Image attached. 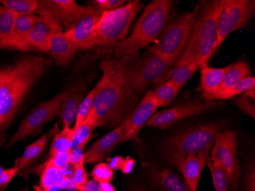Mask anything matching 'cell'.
I'll return each instance as SVG.
<instances>
[{"instance_id": "6da1fadb", "label": "cell", "mask_w": 255, "mask_h": 191, "mask_svg": "<svg viewBox=\"0 0 255 191\" xmlns=\"http://www.w3.org/2000/svg\"><path fill=\"white\" fill-rule=\"evenodd\" d=\"M132 55L117 60L111 81L96 96L87 119L97 126H120L136 106L138 94L126 80L128 64Z\"/></svg>"}, {"instance_id": "7a4b0ae2", "label": "cell", "mask_w": 255, "mask_h": 191, "mask_svg": "<svg viewBox=\"0 0 255 191\" xmlns=\"http://www.w3.org/2000/svg\"><path fill=\"white\" fill-rule=\"evenodd\" d=\"M51 61L25 56L6 67L0 84V130L15 114L25 96L48 68Z\"/></svg>"}, {"instance_id": "3957f363", "label": "cell", "mask_w": 255, "mask_h": 191, "mask_svg": "<svg viewBox=\"0 0 255 191\" xmlns=\"http://www.w3.org/2000/svg\"><path fill=\"white\" fill-rule=\"evenodd\" d=\"M170 0H154L144 8L133 29L131 36L116 44L117 60L133 55L155 42L165 28L173 10Z\"/></svg>"}, {"instance_id": "277c9868", "label": "cell", "mask_w": 255, "mask_h": 191, "mask_svg": "<svg viewBox=\"0 0 255 191\" xmlns=\"http://www.w3.org/2000/svg\"><path fill=\"white\" fill-rule=\"evenodd\" d=\"M220 130L221 126L213 123L181 131L164 142L165 155L170 163L177 167L187 155L210 150Z\"/></svg>"}, {"instance_id": "5b68a950", "label": "cell", "mask_w": 255, "mask_h": 191, "mask_svg": "<svg viewBox=\"0 0 255 191\" xmlns=\"http://www.w3.org/2000/svg\"><path fill=\"white\" fill-rule=\"evenodd\" d=\"M196 23L193 12L180 15L164 28L158 41L149 52L160 56L175 65L190 42Z\"/></svg>"}, {"instance_id": "8992f818", "label": "cell", "mask_w": 255, "mask_h": 191, "mask_svg": "<svg viewBox=\"0 0 255 191\" xmlns=\"http://www.w3.org/2000/svg\"><path fill=\"white\" fill-rule=\"evenodd\" d=\"M142 7L140 1L134 0L113 11H103L94 28V45H111L124 40Z\"/></svg>"}, {"instance_id": "52a82bcc", "label": "cell", "mask_w": 255, "mask_h": 191, "mask_svg": "<svg viewBox=\"0 0 255 191\" xmlns=\"http://www.w3.org/2000/svg\"><path fill=\"white\" fill-rule=\"evenodd\" d=\"M226 0H215L205 7L196 21L194 31L197 38L198 54L196 64L199 68L208 65V62L217 51V23Z\"/></svg>"}, {"instance_id": "ba28073f", "label": "cell", "mask_w": 255, "mask_h": 191, "mask_svg": "<svg viewBox=\"0 0 255 191\" xmlns=\"http://www.w3.org/2000/svg\"><path fill=\"white\" fill-rule=\"evenodd\" d=\"M133 55L128 64L126 77L128 84L137 94L150 86L160 84L173 66L166 59L150 52L141 61L133 64Z\"/></svg>"}, {"instance_id": "9c48e42d", "label": "cell", "mask_w": 255, "mask_h": 191, "mask_svg": "<svg viewBox=\"0 0 255 191\" xmlns=\"http://www.w3.org/2000/svg\"><path fill=\"white\" fill-rule=\"evenodd\" d=\"M77 87V86H74L71 88L66 89L51 100L37 106L20 124L19 129L10 139L7 147L13 146L18 141L36 133L37 131L41 130L44 125L51 121L59 114L64 100Z\"/></svg>"}, {"instance_id": "30bf717a", "label": "cell", "mask_w": 255, "mask_h": 191, "mask_svg": "<svg viewBox=\"0 0 255 191\" xmlns=\"http://www.w3.org/2000/svg\"><path fill=\"white\" fill-rule=\"evenodd\" d=\"M213 146L210 159L223 167L229 176L231 189L236 191L240 179L237 133L235 130L220 132L216 136Z\"/></svg>"}, {"instance_id": "8fae6325", "label": "cell", "mask_w": 255, "mask_h": 191, "mask_svg": "<svg viewBox=\"0 0 255 191\" xmlns=\"http://www.w3.org/2000/svg\"><path fill=\"white\" fill-rule=\"evenodd\" d=\"M158 106L153 97L152 90H148L134 110L127 116L120 126L123 131L121 143L127 141H136L138 134L149 119L157 112Z\"/></svg>"}, {"instance_id": "7c38bea8", "label": "cell", "mask_w": 255, "mask_h": 191, "mask_svg": "<svg viewBox=\"0 0 255 191\" xmlns=\"http://www.w3.org/2000/svg\"><path fill=\"white\" fill-rule=\"evenodd\" d=\"M216 105L217 103L214 101L203 103L200 100L178 105L173 108L155 113L149 119L147 126L159 129H167L181 119L211 110L216 107Z\"/></svg>"}, {"instance_id": "4fadbf2b", "label": "cell", "mask_w": 255, "mask_h": 191, "mask_svg": "<svg viewBox=\"0 0 255 191\" xmlns=\"http://www.w3.org/2000/svg\"><path fill=\"white\" fill-rule=\"evenodd\" d=\"M103 11L101 8L93 2V5L86 7L85 12L75 25L66 31V34L77 50L90 49L94 46V28Z\"/></svg>"}, {"instance_id": "5bb4252c", "label": "cell", "mask_w": 255, "mask_h": 191, "mask_svg": "<svg viewBox=\"0 0 255 191\" xmlns=\"http://www.w3.org/2000/svg\"><path fill=\"white\" fill-rule=\"evenodd\" d=\"M35 11H45L68 31L84 15L86 7L78 5L74 0H43L38 1Z\"/></svg>"}, {"instance_id": "9a60e30c", "label": "cell", "mask_w": 255, "mask_h": 191, "mask_svg": "<svg viewBox=\"0 0 255 191\" xmlns=\"http://www.w3.org/2000/svg\"><path fill=\"white\" fill-rule=\"evenodd\" d=\"M40 17L48 20L51 26V49L50 52L59 66H67L71 62L77 47L73 44L65 32H63V27L57 22L51 15L41 13Z\"/></svg>"}, {"instance_id": "2e32d148", "label": "cell", "mask_w": 255, "mask_h": 191, "mask_svg": "<svg viewBox=\"0 0 255 191\" xmlns=\"http://www.w3.org/2000/svg\"><path fill=\"white\" fill-rule=\"evenodd\" d=\"M38 18V15L17 14L12 32L9 36L0 40V48H11L22 51L31 49L28 36Z\"/></svg>"}, {"instance_id": "e0dca14e", "label": "cell", "mask_w": 255, "mask_h": 191, "mask_svg": "<svg viewBox=\"0 0 255 191\" xmlns=\"http://www.w3.org/2000/svg\"><path fill=\"white\" fill-rule=\"evenodd\" d=\"M117 60H111V59H106L100 63V68L102 69L103 72V77H102L100 83L86 96V97H84V100L80 103L74 129H77L85 121V119H87V116L90 113L92 103H93L96 96L98 95L102 90H104L111 81L113 74L116 71V68H117Z\"/></svg>"}, {"instance_id": "ac0fdd59", "label": "cell", "mask_w": 255, "mask_h": 191, "mask_svg": "<svg viewBox=\"0 0 255 191\" xmlns=\"http://www.w3.org/2000/svg\"><path fill=\"white\" fill-rule=\"evenodd\" d=\"M226 35L244 28L255 15L254 0H228Z\"/></svg>"}, {"instance_id": "d6986e66", "label": "cell", "mask_w": 255, "mask_h": 191, "mask_svg": "<svg viewBox=\"0 0 255 191\" xmlns=\"http://www.w3.org/2000/svg\"><path fill=\"white\" fill-rule=\"evenodd\" d=\"M122 138L123 131L121 126H119L100 138L89 148L88 150L84 153V162L88 164L100 163L104 160L117 145L121 143Z\"/></svg>"}, {"instance_id": "ffe728a7", "label": "cell", "mask_w": 255, "mask_h": 191, "mask_svg": "<svg viewBox=\"0 0 255 191\" xmlns=\"http://www.w3.org/2000/svg\"><path fill=\"white\" fill-rule=\"evenodd\" d=\"M210 156V150L188 155L177 166L190 191H197L202 172Z\"/></svg>"}, {"instance_id": "44dd1931", "label": "cell", "mask_w": 255, "mask_h": 191, "mask_svg": "<svg viewBox=\"0 0 255 191\" xmlns=\"http://www.w3.org/2000/svg\"><path fill=\"white\" fill-rule=\"evenodd\" d=\"M230 67L231 64L221 68H213L207 65L200 68V83L196 90L202 92L203 95L216 91L221 85L225 74Z\"/></svg>"}, {"instance_id": "7402d4cb", "label": "cell", "mask_w": 255, "mask_h": 191, "mask_svg": "<svg viewBox=\"0 0 255 191\" xmlns=\"http://www.w3.org/2000/svg\"><path fill=\"white\" fill-rule=\"evenodd\" d=\"M39 17L33 27L28 41L31 47H36L44 53L50 52L51 49V26L48 20Z\"/></svg>"}, {"instance_id": "603a6c76", "label": "cell", "mask_w": 255, "mask_h": 191, "mask_svg": "<svg viewBox=\"0 0 255 191\" xmlns=\"http://www.w3.org/2000/svg\"><path fill=\"white\" fill-rule=\"evenodd\" d=\"M85 90L77 87L64 100L61 110V119L64 127H71L77 118L80 103L84 98Z\"/></svg>"}, {"instance_id": "cb8c5ba5", "label": "cell", "mask_w": 255, "mask_h": 191, "mask_svg": "<svg viewBox=\"0 0 255 191\" xmlns=\"http://www.w3.org/2000/svg\"><path fill=\"white\" fill-rule=\"evenodd\" d=\"M255 78L252 76L242 79V80L236 83L232 88L224 90H217L213 93L203 94V98L206 102L214 101L216 100H226L234 97L238 94L246 93L251 89L255 88Z\"/></svg>"}, {"instance_id": "d4e9b609", "label": "cell", "mask_w": 255, "mask_h": 191, "mask_svg": "<svg viewBox=\"0 0 255 191\" xmlns=\"http://www.w3.org/2000/svg\"><path fill=\"white\" fill-rule=\"evenodd\" d=\"M198 68V66L195 63L176 64L174 67L170 69L160 83L166 81L173 82L176 85L182 88L186 83L193 77Z\"/></svg>"}, {"instance_id": "484cf974", "label": "cell", "mask_w": 255, "mask_h": 191, "mask_svg": "<svg viewBox=\"0 0 255 191\" xmlns=\"http://www.w3.org/2000/svg\"><path fill=\"white\" fill-rule=\"evenodd\" d=\"M154 174L156 182L167 191H190L186 182L170 169H162Z\"/></svg>"}, {"instance_id": "4316f807", "label": "cell", "mask_w": 255, "mask_h": 191, "mask_svg": "<svg viewBox=\"0 0 255 191\" xmlns=\"http://www.w3.org/2000/svg\"><path fill=\"white\" fill-rule=\"evenodd\" d=\"M251 70L246 62L240 61L235 64H231L230 68L225 74L221 85L217 90H224L232 88L242 79L249 77ZM216 90V91H217Z\"/></svg>"}, {"instance_id": "83f0119b", "label": "cell", "mask_w": 255, "mask_h": 191, "mask_svg": "<svg viewBox=\"0 0 255 191\" xmlns=\"http://www.w3.org/2000/svg\"><path fill=\"white\" fill-rule=\"evenodd\" d=\"M181 89L173 82H162L155 90H152L153 97L158 107H164L173 102Z\"/></svg>"}, {"instance_id": "f1b7e54d", "label": "cell", "mask_w": 255, "mask_h": 191, "mask_svg": "<svg viewBox=\"0 0 255 191\" xmlns=\"http://www.w3.org/2000/svg\"><path fill=\"white\" fill-rule=\"evenodd\" d=\"M48 134L44 135L42 137L33 142L32 144L26 148L22 156L18 159L16 167L19 170L25 169L28 165H31L37 158L41 155V152L45 149L48 144Z\"/></svg>"}, {"instance_id": "f546056e", "label": "cell", "mask_w": 255, "mask_h": 191, "mask_svg": "<svg viewBox=\"0 0 255 191\" xmlns=\"http://www.w3.org/2000/svg\"><path fill=\"white\" fill-rule=\"evenodd\" d=\"M74 133V129L70 127H64L62 131L57 133L51 143L50 156L58 152H67L71 150Z\"/></svg>"}, {"instance_id": "4dcf8cb0", "label": "cell", "mask_w": 255, "mask_h": 191, "mask_svg": "<svg viewBox=\"0 0 255 191\" xmlns=\"http://www.w3.org/2000/svg\"><path fill=\"white\" fill-rule=\"evenodd\" d=\"M208 168L211 172L213 185L216 191H229L230 183L229 178L223 167L216 162H213L210 157L206 161Z\"/></svg>"}, {"instance_id": "1f68e13d", "label": "cell", "mask_w": 255, "mask_h": 191, "mask_svg": "<svg viewBox=\"0 0 255 191\" xmlns=\"http://www.w3.org/2000/svg\"><path fill=\"white\" fill-rule=\"evenodd\" d=\"M5 8L18 15H31L38 8L37 0H0Z\"/></svg>"}, {"instance_id": "d6a6232c", "label": "cell", "mask_w": 255, "mask_h": 191, "mask_svg": "<svg viewBox=\"0 0 255 191\" xmlns=\"http://www.w3.org/2000/svg\"><path fill=\"white\" fill-rule=\"evenodd\" d=\"M96 127L97 126L94 122L86 119L85 121L77 129H74V136H73L71 149L78 147V146H85L86 147L87 142L91 137L92 133Z\"/></svg>"}, {"instance_id": "836d02e7", "label": "cell", "mask_w": 255, "mask_h": 191, "mask_svg": "<svg viewBox=\"0 0 255 191\" xmlns=\"http://www.w3.org/2000/svg\"><path fill=\"white\" fill-rule=\"evenodd\" d=\"M16 15V13L5 7H0V40L11 34Z\"/></svg>"}, {"instance_id": "e575fe53", "label": "cell", "mask_w": 255, "mask_h": 191, "mask_svg": "<svg viewBox=\"0 0 255 191\" xmlns=\"http://www.w3.org/2000/svg\"><path fill=\"white\" fill-rule=\"evenodd\" d=\"M60 169H57L51 161L48 159L44 165V168L41 170V182H40V189L41 191H46L49 189L53 185L55 184L57 175Z\"/></svg>"}, {"instance_id": "d590c367", "label": "cell", "mask_w": 255, "mask_h": 191, "mask_svg": "<svg viewBox=\"0 0 255 191\" xmlns=\"http://www.w3.org/2000/svg\"><path fill=\"white\" fill-rule=\"evenodd\" d=\"M91 176L94 180L99 183L110 182L113 178V170L109 166L108 164L100 162L92 170Z\"/></svg>"}, {"instance_id": "8d00e7d4", "label": "cell", "mask_w": 255, "mask_h": 191, "mask_svg": "<svg viewBox=\"0 0 255 191\" xmlns=\"http://www.w3.org/2000/svg\"><path fill=\"white\" fill-rule=\"evenodd\" d=\"M72 181L77 187V191L82 189L84 185L87 183V173L84 169V163L80 164L76 166L75 172L72 176Z\"/></svg>"}, {"instance_id": "74e56055", "label": "cell", "mask_w": 255, "mask_h": 191, "mask_svg": "<svg viewBox=\"0 0 255 191\" xmlns=\"http://www.w3.org/2000/svg\"><path fill=\"white\" fill-rule=\"evenodd\" d=\"M94 3L103 11H110L123 6L126 1L125 0H97Z\"/></svg>"}, {"instance_id": "f35d334b", "label": "cell", "mask_w": 255, "mask_h": 191, "mask_svg": "<svg viewBox=\"0 0 255 191\" xmlns=\"http://www.w3.org/2000/svg\"><path fill=\"white\" fill-rule=\"evenodd\" d=\"M235 103L239 106V108L249 116L255 119V105L252 104V102L246 98L244 95H242V97L235 100Z\"/></svg>"}, {"instance_id": "ab89813d", "label": "cell", "mask_w": 255, "mask_h": 191, "mask_svg": "<svg viewBox=\"0 0 255 191\" xmlns=\"http://www.w3.org/2000/svg\"><path fill=\"white\" fill-rule=\"evenodd\" d=\"M49 160L58 169H61L70 163V151L67 152H58L50 156Z\"/></svg>"}, {"instance_id": "60d3db41", "label": "cell", "mask_w": 255, "mask_h": 191, "mask_svg": "<svg viewBox=\"0 0 255 191\" xmlns=\"http://www.w3.org/2000/svg\"><path fill=\"white\" fill-rule=\"evenodd\" d=\"M18 172L19 169L16 166L11 169H5L3 173L0 175V191H3L7 188Z\"/></svg>"}, {"instance_id": "b9f144b4", "label": "cell", "mask_w": 255, "mask_h": 191, "mask_svg": "<svg viewBox=\"0 0 255 191\" xmlns=\"http://www.w3.org/2000/svg\"><path fill=\"white\" fill-rule=\"evenodd\" d=\"M85 146H78V147L74 148L70 150V163L72 165H80L84 162V150Z\"/></svg>"}, {"instance_id": "7bdbcfd3", "label": "cell", "mask_w": 255, "mask_h": 191, "mask_svg": "<svg viewBox=\"0 0 255 191\" xmlns=\"http://www.w3.org/2000/svg\"><path fill=\"white\" fill-rule=\"evenodd\" d=\"M245 185V191H255V169L254 164L249 168Z\"/></svg>"}, {"instance_id": "ee69618b", "label": "cell", "mask_w": 255, "mask_h": 191, "mask_svg": "<svg viewBox=\"0 0 255 191\" xmlns=\"http://www.w3.org/2000/svg\"><path fill=\"white\" fill-rule=\"evenodd\" d=\"M134 165H135V160L131 159L129 156H127L126 159H124L120 170L123 174L127 175V174L131 173L132 172Z\"/></svg>"}, {"instance_id": "f6af8a7d", "label": "cell", "mask_w": 255, "mask_h": 191, "mask_svg": "<svg viewBox=\"0 0 255 191\" xmlns=\"http://www.w3.org/2000/svg\"><path fill=\"white\" fill-rule=\"evenodd\" d=\"M124 158L122 156H116V157L111 158V159H107L109 166L113 170H120L122 165H123Z\"/></svg>"}, {"instance_id": "bcb514c9", "label": "cell", "mask_w": 255, "mask_h": 191, "mask_svg": "<svg viewBox=\"0 0 255 191\" xmlns=\"http://www.w3.org/2000/svg\"><path fill=\"white\" fill-rule=\"evenodd\" d=\"M80 191H100V183L97 181H87V183L84 185Z\"/></svg>"}, {"instance_id": "7dc6e473", "label": "cell", "mask_w": 255, "mask_h": 191, "mask_svg": "<svg viewBox=\"0 0 255 191\" xmlns=\"http://www.w3.org/2000/svg\"><path fill=\"white\" fill-rule=\"evenodd\" d=\"M61 189L67 191H78L75 184L72 181V178H65L61 184Z\"/></svg>"}, {"instance_id": "c3c4849f", "label": "cell", "mask_w": 255, "mask_h": 191, "mask_svg": "<svg viewBox=\"0 0 255 191\" xmlns=\"http://www.w3.org/2000/svg\"><path fill=\"white\" fill-rule=\"evenodd\" d=\"M75 165H72L71 163H68L61 170L65 178H72L73 175L75 172Z\"/></svg>"}, {"instance_id": "681fc988", "label": "cell", "mask_w": 255, "mask_h": 191, "mask_svg": "<svg viewBox=\"0 0 255 191\" xmlns=\"http://www.w3.org/2000/svg\"><path fill=\"white\" fill-rule=\"evenodd\" d=\"M100 191H116L114 186L110 182H101L100 183Z\"/></svg>"}, {"instance_id": "f907efd6", "label": "cell", "mask_w": 255, "mask_h": 191, "mask_svg": "<svg viewBox=\"0 0 255 191\" xmlns=\"http://www.w3.org/2000/svg\"><path fill=\"white\" fill-rule=\"evenodd\" d=\"M255 89L252 88L244 93V96L246 98L249 99L250 101L255 102Z\"/></svg>"}, {"instance_id": "816d5d0a", "label": "cell", "mask_w": 255, "mask_h": 191, "mask_svg": "<svg viewBox=\"0 0 255 191\" xmlns=\"http://www.w3.org/2000/svg\"><path fill=\"white\" fill-rule=\"evenodd\" d=\"M5 71H6V68L0 69V84H1L4 75H5Z\"/></svg>"}, {"instance_id": "f5cc1de1", "label": "cell", "mask_w": 255, "mask_h": 191, "mask_svg": "<svg viewBox=\"0 0 255 191\" xmlns=\"http://www.w3.org/2000/svg\"><path fill=\"white\" fill-rule=\"evenodd\" d=\"M4 171H5V169L2 168L1 165H0V175H2V173H3Z\"/></svg>"}, {"instance_id": "db71d44e", "label": "cell", "mask_w": 255, "mask_h": 191, "mask_svg": "<svg viewBox=\"0 0 255 191\" xmlns=\"http://www.w3.org/2000/svg\"><path fill=\"white\" fill-rule=\"evenodd\" d=\"M37 191H41V190L40 189V188H37Z\"/></svg>"}, {"instance_id": "11a10c76", "label": "cell", "mask_w": 255, "mask_h": 191, "mask_svg": "<svg viewBox=\"0 0 255 191\" xmlns=\"http://www.w3.org/2000/svg\"><path fill=\"white\" fill-rule=\"evenodd\" d=\"M28 191V188H25V191Z\"/></svg>"}, {"instance_id": "9f6ffc18", "label": "cell", "mask_w": 255, "mask_h": 191, "mask_svg": "<svg viewBox=\"0 0 255 191\" xmlns=\"http://www.w3.org/2000/svg\"></svg>"}]
</instances>
